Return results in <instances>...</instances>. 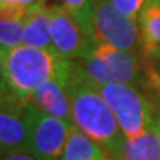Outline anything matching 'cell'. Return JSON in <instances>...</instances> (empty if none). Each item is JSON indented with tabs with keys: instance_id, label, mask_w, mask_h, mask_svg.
I'll use <instances>...</instances> for the list:
<instances>
[{
	"instance_id": "e0dca14e",
	"label": "cell",
	"mask_w": 160,
	"mask_h": 160,
	"mask_svg": "<svg viewBox=\"0 0 160 160\" xmlns=\"http://www.w3.org/2000/svg\"><path fill=\"white\" fill-rule=\"evenodd\" d=\"M5 53L6 52H3L0 49V104H18V105H21L15 99L13 93L11 92L9 86H8L6 68H5Z\"/></svg>"
},
{
	"instance_id": "7a4b0ae2",
	"label": "cell",
	"mask_w": 160,
	"mask_h": 160,
	"mask_svg": "<svg viewBox=\"0 0 160 160\" xmlns=\"http://www.w3.org/2000/svg\"><path fill=\"white\" fill-rule=\"evenodd\" d=\"M71 59L59 57L55 51L21 45L5 53L8 86L21 105L30 104L34 91L49 79L64 85Z\"/></svg>"
},
{
	"instance_id": "6da1fadb",
	"label": "cell",
	"mask_w": 160,
	"mask_h": 160,
	"mask_svg": "<svg viewBox=\"0 0 160 160\" xmlns=\"http://www.w3.org/2000/svg\"><path fill=\"white\" fill-rule=\"evenodd\" d=\"M64 88L71 102L73 125L95 141L110 160H125L126 135L97 86L76 61L70 62Z\"/></svg>"
},
{
	"instance_id": "9a60e30c",
	"label": "cell",
	"mask_w": 160,
	"mask_h": 160,
	"mask_svg": "<svg viewBox=\"0 0 160 160\" xmlns=\"http://www.w3.org/2000/svg\"><path fill=\"white\" fill-rule=\"evenodd\" d=\"M42 2H51V3H57V5L62 6L70 13H73L85 27L91 30L92 9H93L97 0H42Z\"/></svg>"
},
{
	"instance_id": "8992f818",
	"label": "cell",
	"mask_w": 160,
	"mask_h": 160,
	"mask_svg": "<svg viewBox=\"0 0 160 160\" xmlns=\"http://www.w3.org/2000/svg\"><path fill=\"white\" fill-rule=\"evenodd\" d=\"M27 120V151L39 160H59L62 156L73 123L49 116L36 108L25 105Z\"/></svg>"
},
{
	"instance_id": "5b68a950",
	"label": "cell",
	"mask_w": 160,
	"mask_h": 160,
	"mask_svg": "<svg viewBox=\"0 0 160 160\" xmlns=\"http://www.w3.org/2000/svg\"><path fill=\"white\" fill-rule=\"evenodd\" d=\"M91 30L98 45L141 53L138 19L122 13L110 0L95 2L91 17Z\"/></svg>"
},
{
	"instance_id": "277c9868",
	"label": "cell",
	"mask_w": 160,
	"mask_h": 160,
	"mask_svg": "<svg viewBox=\"0 0 160 160\" xmlns=\"http://www.w3.org/2000/svg\"><path fill=\"white\" fill-rule=\"evenodd\" d=\"M97 89L114 113L126 138L156 126L154 107L148 95L142 93V89L122 83L98 85Z\"/></svg>"
},
{
	"instance_id": "9c48e42d",
	"label": "cell",
	"mask_w": 160,
	"mask_h": 160,
	"mask_svg": "<svg viewBox=\"0 0 160 160\" xmlns=\"http://www.w3.org/2000/svg\"><path fill=\"white\" fill-rule=\"evenodd\" d=\"M30 104L46 114L73 123L71 102L64 85L58 79H49L42 83L33 93Z\"/></svg>"
},
{
	"instance_id": "ac0fdd59",
	"label": "cell",
	"mask_w": 160,
	"mask_h": 160,
	"mask_svg": "<svg viewBox=\"0 0 160 160\" xmlns=\"http://www.w3.org/2000/svg\"><path fill=\"white\" fill-rule=\"evenodd\" d=\"M110 2H111L122 13L138 19L139 12H141V9H142L144 5H145L148 0H110Z\"/></svg>"
},
{
	"instance_id": "52a82bcc",
	"label": "cell",
	"mask_w": 160,
	"mask_h": 160,
	"mask_svg": "<svg viewBox=\"0 0 160 160\" xmlns=\"http://www.w3.org/2000/svg\"><path fill=\"white\" fill-rule=\"evenodd\" d=\"M49 13V28L53 49L65 59H80L89 55L95 46V37L91 30L62 6L51 2H43Z\"/></svg>"
},
{
	"instance_id": "3957f363",
	"label": "cell",
	"mask_w": 160,
	"mask_h": 160,
	"mask_svg": "<svg viewBox=\"0 0 160 160\" xmlns=\"http://www.w3.org/2000/svg\"><path fill=\"white\" fill-rule=\"evenodd\" d=\"M76 62L95 86L122 83L145 89V67L142 57L138 52L97 45L89 55L76 59Z\"/></svg>"
},
{
	"instance_id": "7c38bea8",
	"label": "cell",
	"mask_w": 160,
	"mask_h": 160,
	"mask_svg": "<svg viewBox=\"0 0 160 160\" xmlns=\"http://www.w3.org/2000/svg\"><path fill=\"white\" fill-rule=\"evenodd\" d=\"M59 160H110V157L95 141L73 126L65 150Z\"/></svg>"
},
{
	"instance_id": "8fae6325",
	"label": "cell",
	"mask_w": 160,
	"mask_h": 160,
	"mask_svg": "<svg viewBox=\"0 0 160 160\" xmlns=\"http://www.w3.org/2000/svg\"><path fill=\"white\" fill-rule=\"evenodd\" d=\"M22 45L55 51L51 39L49 28V13L46 5L40 0L30 8V12L24 21V40Z\"/></svg>"
},
{
	"instance_id": "2e32d148",
	"label": "cell",
	"mask_w": 160,
	"mask_h": 160,
	"mask_svg": "<svg viewBox=\"0 0 160 160\" xmlns=\"http://www.w3.org/2000/svg\"><path fill=\"white\" fill-rule=\"evenodd\" d=\"M145 67V89L150 93H160V57L142 58Z\"/></svg>"
},
{
	"instance_id": "4fadbf2b",
	"label": "cell",
	"mask_w": 160,
	"mask_h": 160,
	"mask_svg": "<svg viewBox=\"0 0 160 160\" xmlns=\"http://www.w3.org/2000/svg\"><path fill=\"white\" fill-rule=\"evenodd\" d=\"M125 160H160V139L156 126L139 135L126 138Z\"/></svg>"
},
{
	"instance_id": "5bb4252c",
	"label": "cell",
	"mask_w": 160,
	"mask_h": 160,
	"mask_svg": "<svg viewBox=\"0 0 160 160\" xmlns=\"http://www.w3.org/2000/svg\"><path fill=\"white\" fill-rule=\"evenodd\" d=\"M24 40V22L11 21L0 17V49L8 52L22 45Z\"/></svg>"
},
{
	"instance_id": "7402d4cb",
	"label": "cell",
	"mask_w": 160,
	"mask_h": 160,
	"mask_svg": "<svg viewBox=\"0 0 160 160\" xmlns=\"http://www.w3.org/2000/svg\"><path fill=\"white\" fill-rule=\"evenodd\" d=\"M156 132H157V135H159V139H160V123L156 122Z\"/></svg>"
},
{
	"instance_id": "30bf717a",
	"label": "cell",
	"mask_w": 160,
	"mask_h": 160,
	"mask_svg": "<svg viewBox=\"0 0 160 160\" xmlns=\"http://www.w3.org/2000/svg\"><path fill=\"white\" fill-rule=\"evenodd\" d=\"M141 57H160V0H148L138 15Z\"/></svg>"
},
{
	"instance_id": "ba28073f",
	"label": "cell",
	"mask_w": 160,
	"mask_h": 160,
	"mask_svg": "<svg viewBox=\"0 0 160 160\" xmlns=\"http://www.w3.org/2000/svg\"><path fill=\"white\" fill-rule=\"evenodd\" d=\"M25 107L18 104H0V157L18 150L27 151Z\"/></svg>"
},
{
	"instance_id": "ffe728a7",
	"label": "cell",
	"mask_w": 160,
	"mask_h": 160,
	"mask_svg": "<svg viewBox=\"0 0 160 160\" xmlns=\"http://www.w3.org/2000/svg\"><path fill=\"white\" fill-rule=\"evenodd\" d=\"M5 3H12V5H21V6H33L39 3L40 0H0Z\"/></svg>"
},
{
	"instance_id": "44dd1931",
	"label": "cell",
	"mask_w": 160,
	"mask_h": 160,
	"mask_svg": "<svg viewBox=\"0 0 160 160\" xmlns=\"http://www.w3.org/2000/svg\"><path fill=\"white\" fill-rule=\"evenodd\" d=\"M153 97L157 98V102L153 104V107H154V117H156V122L160 123V93L157 95H153Z\"/></svg>"
},
{
	"instance_id": "d6986e66",
	"label": "cell",
	"mask_w": 160,
	"mask_h": 160,
	"mask_svg": "<svg viewBox=\"0 0 160 160\" xmlns=\"http://www.w3.org/2000/svg\"><path fill=\"white\" fill-rule=\"evenodd\" d=\"M0 160H39V159L34 157L33 154H30L28 151H25V150H18V151L2 156Z\"/></svg>"
}]
</instances>
